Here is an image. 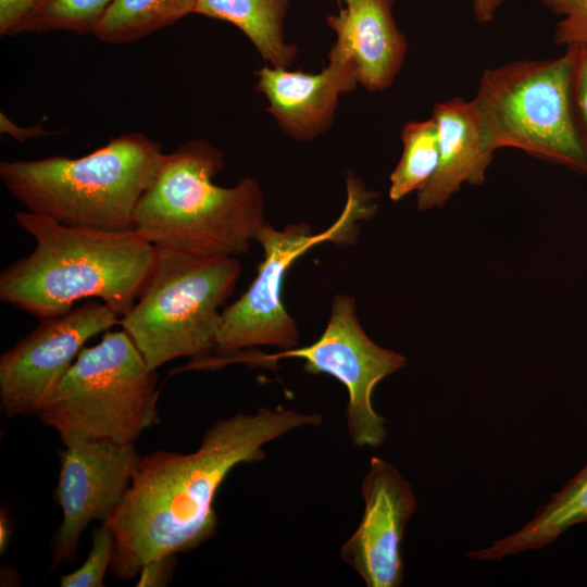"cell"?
Masks as SVG:
<instances>
[{
    "label": "cell",
    "instance_id": "20",
    "mask_svg": "<svg viewBox=\"0 0 587 587\" xmlns=\"http://www.w3.org/2000/svg\"><path fill=\"white\" fill-rule=\"evenodd\" d=\"M114 0H38L14 35L54 30L92 33Z\"/></svg>",
    "mask_w": 587,
    "mask_h": 587
},
{
    "label": "cell",
    "instance_id": "6",
    "mask_svg": "<svg viewBox=\"0 0 587 587\" xmlns=\"http://www.w3.org/2000/svg\"><path fill=\"white\" fill-rule=\"evenodd\" d=\"M157 249L154 271L118 325L152 370L178 358L200 361L216 350L220 309L241 273L237 257L199 258Z\"/></svg>",
    "mask_w": 587,
    "mask_h": 587
},
{
    "label": "cell",
    "instance_id": "26",
    "mask_svg": "<svg viewBox=\"0 0 587 587\" xmlns=\"http://www.w3.org/2000/svg\"><path fill=\"white\" fill-rule=\"evenodd\" d=\"M0 132L22 143L34 138L47 137L54 134L46 130L41 123L30 127H22L10 120L3 112L0 113Z\"/></svg>",
    "mask_w": 587,
    "mask_h": 587
},
{
    "label": "cell",
    "instance_id": "23",
    "mask_svg": "<svg viewBox=\"0 0 587 587\" xmlns=\"http://www.w3.org/2000/svg\"><path fill=\"white\" fill-rule=\"evenodd\" d=\"M542 4L564 18L558 23L554 37L587 29V0H541Z\"/></svg>",
    "mask_w": 587,
    "mask_h": 587
},
{
    "label": "cell",
    "instance_id": "9",
    "mask_svg": "<svg viewBox=\"0 0 587 587\" xmlns=\"http://www.w3.org/2000/svg\"><path fill=\"white\" fill-rule=\"evenodd\" d=\"M287 358L302 359L307 373L330 375L346 387L347 427L354 446L376 448L385 441L386 420L374 410L373 391L385 377L401 370L407 360L366 335L359 323L353 297L335 296L328 323L315 342L273 354L237 352L233 361L270 365Z\"/></svg>",
    "mask_w": 587,
    "mask_h": 587
},
{
    "label": "cell",
    "instance_id": "12",
    "mask_svg": "<svg viewBox=\"0 0 587 587\" xmlns=\"http://www.w3.org/2000/svg\"><path fill=\"white\" fill-rule=\"evenodd\" d=\"M364 512L340 558L367 587H399L403 582L401 542L416 509L410 483L386 460L372 457L362 482Z\"/></svg>",
    "mask_w": 587,
    "mask_h": 587
},
{
    "label": "cell",
    "instance_id": "18",
    "mask_svg": "<svg viewBox=\"0 0 587 587\" xmlns=\"http://www.w3.org/2000/svg\"><path fill=\"white\" fill-rule=\"evenodd\" d=\"M196 0H114L92 30L100 41H137L195 13Z\"/></svg>",
    "mask_w": 587,
    "mask_h": 587
},
{
    "label": "cell",
    "instance_id": "21",
    "mask_svg": "<svg viewBox=\"0 0 587 587\" xmlns=\"http://www.w3.org/2000/svg\"><path fill=\"white\" fill-rule=\"evenodd\" d=\"M570 57V107L573 125L587 158V29L555 36Z\"/></svg>",
    "mask_w": 587,
    "mask_h": 587
},
{
    "label": "cell",
    "instance_id": "5",
    "mask_svg": "<svg viewBox=\"0 0 587 587\" xmlns=\"http://www.w3.org/2000/svg\"><path fill=\"white\" fill-rule=\"evenodd\" d=\"M157 370L121 328L84 347L37 413L63 444L135 445L158 422Z\"/></svg>",
    "mask_w": 587,
    "mask_h": 587
},
{
    "label": "cell",
    "instance_id": "11",
    "mask_svg": "<svg viewBox=\"0 0 587 587\" xmlns=\"http://www.w3.org/2000/svg\"><path fill=\"white\" fill-rule=\"evenodd\" d=\"M57 500L62 521L53 542L52 567L75 555L90 522H107L127 492L140 455L135 445L71 440L60 451Z\"/></svg>",
    "mask_w": 587,
    "mask_h": 587
},
{
    "label": "cell",
    "instance_id": "15",
    "mask_svg": "<svg viewBox=\"0 0 587 587\" xmlns=\"http://www.w3.org/2000/svg\"><path fill=\"white\" fill-rule=\"evenodd\" d=\"M439 160L428 183L419 190L417 209L442 207L463 184L482 185L494 159L482 137L473 101L453 97L433 108Z\"/></svg>",
    "mask_w": 587,
    "mask_h": 587
},
{
    "label": "cell",
    "instance_id": "2",
    "mask_svg": "<svg viewBox=\"0 0 587 587\" xmlns=\"http://www.w3.org/2000/svg\"><path fill=\"white\" fill-rule=\"evenodd\" d=\"M14 218L35 248L1 272L0 300L39 320L89 298L123 316L154 271L158 249L135 229L72 226L27 210Z\"/></svg>",
    "mask_w": 587,
    "mask_h": 587
},
{
    "label": "cell",
    "instance_id": "10",
    "mask_svg": "<svg viewBox=\"0 0 587 587\" xmlns=\"http://www.w3.org/2000/svg\"><path fill=\"white\" fill-rule=\"evenodd\" d=\"M102 301L88 300L39 324L0 357V408L5 416L37 414L92 337L120 325Z\"/></svg>",
    "mask_w": 587,
    "mask_h": 587
},
{
    "label": "cell",
    "instance_id": "27",
    "mask_svg": "<svg viewBox=\"0 0 587 587\" xmlns=\"http://www.w3.org/2000/svg\"><path fill=\"white\" fill-rule=\"evenodd\" d=\"M505 0H474V14L479 23H489Z\"/></svg>",
    "mask_w": 587,
    "mask_h": 587
},
{
    "label": "cell",
    "instance_id": "25",
    "mask_svg": "<svg viewBox=\"0 0 587 587\" xmlns=\"http://www.w3.org/2000/svg\"><path fill=\"white\" fill-rule=\"evenodd\" d=\"M175 564V555H164L146 563L140 572L138 587L164 586L170 580Z\"/></svg>",
    "mask_w": 587,
    "mask_h": 587
},
{
    "label": "cell",
    "instance_id": "1",
    "mask_svg": "<svg viewBox=\"0 0 587 587\" xmlns=\"http://www.w3.org/2000/svg\"><path fill=\"white\" fill-rule=\"evenodd\" d=\"M322 416L276 408L218 420L189 453L157 450L140 457L122 502L104 522L115 535L111 569L132 578L149 561L187 552L216 533L214 499L234 467L261 461L263 446Z\"/></svg>",
    "mask_w": 587,
    "mask_h": 587
},
{
    "label": "cell",
    "instance_id": "16",
    "mask_svg": "<svg viewBox=\"0 0 587 587\" xmlns=\"http://www.w3.org/2000/svg\"><path fill=\"white\" fill-rule=\"evenodd\" d=\"M587 522V461L559 491L520 529L487 548L471 550L466 558L498 561L508 555L542 549L569 528Z\"/></svg>",
    "mask_w": 587,
    "mask_h": 587
},
{
    "label": "cell",
    "instance_id": "19",
    "mask_svg": "<svg viewBox=\"0 0 587 587\" xmlns=\"http://www.w3.org/2000/svg\"><path fill=\"white\" fill-rule=\"evenodd\" d=\"M402 155L390 175L389 197L399 201L421 190L434 175L439 160L435 121H412L401 132Z\"/></svg>",
    "mask_w": 587,
    "mask_h": 587
},
{
    "label": "cell",
    "instance_id": "7",
    "mask_svg": "<svg viewBox=\"0 0 587 587\" xmlns=\"http://www.w3.org/2000/svg\"><path fill=\"white\" fill-rule=\"evenodd\" d=\"M483 140L587 175L570 107V57L519 60L485 70L472 99Z\"/></svg>",
    "mask_w": 587,
    "mask_h": 587
},
{
    "label": "cell",
    "instance_id": "17",
    "mask_svg": "<svg viewBox=\"0 0 587 587\" xmlns=\"http://www.w3.org/2000/svg\"><path fill=\"white\" fill-rule=\"evenodd\" d=\"M289 0H196L195 13L238 27L272 66L289 68L297 49L285 37Z\"/></svg>",
    "mask_w": 587,
    "mask_h": 587
},
{
    "label": "cell",
    "instance_id": "8",
    "mask_svg": "<svg viewBox=\"0 0 587 587\" xmlns=\"http://www.w3.org/2000/svg\"><path fill=\"white\" fill-rule=\"evenodd\" d=\"M347 189L344 212L325 232L315 235L307 223L288 224L284 229L267 222L261 226L254 241L263 248L264 258L247 291L222 311L216 348L220 354L257 346L284 350L297 347L300 332L282 297L289 267L321 242L346 241L352 236L355 222L371 216L375 209L372 193L359 179L348 177Z\"/></svg>",
    "mask_w": 587,
    "mask_h": 587
},
{
    "label": "cell",
    "instance_id": "4",
    "mask_svg": "<svg viewBox=\"0 0 587 587\" xmlns=\"http://www.w3.org/2000/svg\"><path fill=\"white\" fill-rule=\"evenodd\" d=\"M165 155L158 141L134 132L80 158L1 161L0 178L29 212L72 226L127 230Z\"/></svg>",
    "mask_w": 587,
    "mask_h": 587
},
{
    "label": "cell",
    "instance_id": "14",
    "mask_svg": "<svg viewBox=\"0 0 587 587\" xmlns=\"http://www.w3.org/2000/svg\"><path fill=\"white\" fill-rule=\"evenodd\" d=\"M327 17L334 43L355 65L359 84L371 92L389 88L408 50L404 35L392 16L395 0H345Z\"/></svg>",
    "mask_w": 587,
    "mask_h": 587
},
{
    "label": "cell",
    "instance_id": "24",
    "mask_svg": "<svg viewBox=\"0 0 587 587\" xmlns=\"http://www.w3.org/2000/svg\"><path fill=\"white\" fill-rule=\"evenodd\" d=\"M38 0H0V34L14 36L21 22Z\"/></svg>",
    "mask_w": 587,
    "mask_h": 587
},
{
    "label": "cell",
    "instance_id": "13",
    "mask_svg": "<svg viewBox=\"0 0 587 587\" xmlns=\"http://www.w3.org/2000/svg\"><path fill=\"white\" fill-rule=\"evenodd\" d=\"M257 89L268 101L267 112L292 139L307 141L332 125L340 95L359 85L351 59L333 46L328 65L320 73L263 66L257 72Z\"/></svg>",
    "mask_w": 587,
    "mask_h": 587
},
{
    "label": "cell",
    "instance_id": "28",
    "mask_svg": "<svg viewBox=\"0 0 587 587\" xmlns=\"http://www.w3.org/2000/svg\"><path fill=\"white\" fill-rule=\"evenodd\" d=\"M11 535V527L5 512L0 514V551L3 552L8 546Z\"/></svg>",
    "mask_w": 587,
    "mask_h": 587
},
{
    "label": "cell",
    "instance_id": "22",
    "mask_svg": "<svg viewBox=\"0 0 587 587\" xmlns=\"http://www.w3.org/2000/svg\"><path fill=\"white\" fill-rule=\"evenodd\" d=\"M115 535L103 522L92 533V544L85 562L60 578L62 587H102L107 570L115 557Z\"/></svg>",
    "mask_w": 587,
    "mask_h": 587
},
{
    "label": "cell",
    "instance_id": "29",
    "mask_svg": "<svg viewBox=\"0 0 587 587\" xmlns=\"http://www.w3.org/2000/svg\"><path fill=\"white\" fill-rule=\"evenodd\" d=\"M338 1L344 2L345 0H338Z\"/></svg>",
    "mask_w": 587,
    "mask_h": 587
},
{
    "label": "cell",
    "instance_id": "3",
    "mask_svg": "<svg viewBox=\"0 0 587 587\" xmlns=\"http://www.w3.org/2000/svg\"><path fill=\"white\" fill-rule=\"evenodd\" d=\"M223 167V152L203 139L166 153L138 201L134 229L158 248L199 258L247 253L266 222L263 192L252 177L217 186Z\"/></svg>",
    "mask_w": 587,
    "mask_h": 587
}]
</instances>
